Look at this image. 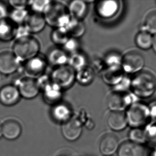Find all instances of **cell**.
I'll list each match as a JSON object with an SVG mask.
<instances>
[{
  "label": "cell",
  "mask_w": 156,
  "mask_h": 156,
  "mask_svg": "<svg viewBox=\"0 0 156 156\" xmlns=\"http://www.w3.org/2000/svg\"><path fill=\"white\" fill-rule=\"evenodd\" d=\"M133 94L138 97L147 98L156 90V79L148 72H140L131 79V88Z\"/></svg>",
  "instance_id": "6da1fadb"
},
{
  "label": "cell",
  "mask_w": 156,
  "mask_h": 156,
  "mask_svg": "<svg viewBox=\"0 0 156 156\" xmlns=\"http://www.w3.org/2000/svg\"><path fill=\"white\" fill-rule=\"evenodd\" d=\"M43 16L46 23L55 28H65L72 18L67 7L57 1H50Z\"/></svg>",
  "instance_id": "7a4b0ae2"
},
{
  "label": "cell",
  "mask_w": 156,
  "mask_h": 156,
  "mask_svg": "<svg viewBox=\"0 0 156 156\" xmlns=\"http://www.w3.org/2000/svg\"><path fill=\"white\" fill-rule=\"evenodd\" d=\"M40 49L38 40L30 35L17 38L13 53L19 61H26L38 55Z\"/></svg>",
  "instance_id": "3957f363"
},
{
  "label": "cell",
  "mask_w": 156,
  "mask_h": 156,
  "mask_svg": "<svg viewBox=\"0 0 156 156\" xmlns=\"http://www.w3.org/2000/svg\"><path fill=\"white\" fill-rule=\"evenodd\" d=\"M126 116L128 124L134 128H139L148 122L150 117V109L145 104L136 102L129 107Z\"/></svg>",
  "instance_id": "277c9868"
},
{
  "label": "cell",
  "mask_w": 156,
  "mask_h": 156,
  "mask_svg": "<svg viewBox=\"0 0 156 156\" xmlns=\"http://www.w3.org/2000/svg\"><path fill=\"white\" fill-rule=\"evenodd\" d=\"M76 71L69 65L56 67L51 73V80L61 89L69 87L74 83Z\"/></svg>",
  "instance_id": "5b68a950"
},
{
  "label": "cell",
  "mask_w": 156,
  "mask_h": 156,
  "mask_svg": "<svg viewBox=\"0 0 156 156\" xmlns=\"http://www.w3.org/2000/svg\"><path fill=\"white\" fill-rule=\"evenodd\" d=\"M145 65L143 55L136 51H130L122 56L121 67L123 72L129 74H137L141 72Z\"/></svg>",
  "instance_id": "8992f818"
},
{
  "label": "cell",
  "mask_w": 156,
  "mask_h": 156,
  "mask_svg": "<svg viewBox=\"0 0 156 156\" xmlns=\"http://www.w3.org/2000/svg\"><path fill=\"white\" fill-rule=\"evenodd\" d=\"M134 94L127 92L113 91L107 98L108 107L112 111H124L127 107L136 102Z\"/></svg>",
  "instance_id": "52a82bcc"
},
{
  "label": "cell",
  "mask_w": 156,
  "mask_h": 156,
  "mask_svg": "<svg viewBox=\"0 0 156 156\" xmlns=\"http://www.w3.org/2000/svg\"><path fill=\"white\" fill-rule=\"evenodd\" d=\"M47 59L43 57L36 55L25 61L24 72L27 77L36 78L43 75L47 67Z\"/></svg>",
  "instance_id": "ba28073f"
},
{
  "label": "cell",
  "mask_w": 156,
  "mask_h": 156,
  "mask_svg": "<svg viewBox=\"0 0 156 156\" xmlns=\"http://www.w3.org/2000/svg\"><path fill=\"white\" fill-rule=\"evenodd\" d=\"M17 87L20 96L26 99H32L36 97L40 91L36 78L27 76L21 78Z\"/></svg>",
  "instance_id": "9c48e42d"
},
{
  "label": "cell",
  "mask_w": 156,
  "mask_h": 156,
  "mask_svg": "<svg viewBox=\"0 0 156 156\" xmlns=\"http://www.w3.org/2000/svg\"><path fill=\"white\" fill-rule=\"evenodd\" d=\"M19 62L13 52L6 51L0 53V73L4 75L13 74L18 69Z\"/></svg>",
  "instance_id": "30bf717a"
},
{
  "label": "cell",
  "mask_w": 156,
  "mask_h": 156,
  "mask_svg": "<svg viewBox=\"0 0 156 156\" xmlns=\"http://www.w3.org/2000/svg\"><path fill=\"white\" fill-rule=\"evenodd\" d=\"M20 94L17 87L8 84L0 89V102L5 106H12L17 104L20 99Z\"/></svg>",
  "instance_id": "8fae6325"
},
{
  "label": "cell",
  "mask_w": 156,
  "mask_h": 156,
  "mask_svg": "<svg viewBox=\"0 0 156 156\" xmlns=\"http://www.w3.org/2000/svg\"><path fill=\"white\" fill-rule=\"evenodd\" d=\"M118 156H148V151L142 144L132 141L124 142L119 148Z\"/></svg>",
  "instance_id": "7c38bea8"
},
{
  "label": "cell",
  "mask_w": 156,
  "mask_h": 156,
  "mask_svg": "<svg viewBox=\"0 0 156 156\" xmlns=\"http://www.w3.org/2000/svg\"><path fill=\"white\" fill-rule=\"evenodd\" d=\"M82 131L80 122L75 118H70L63 123L62 133L66 139L73 141L78 139Z\"/></svg>",
  "instance_id": "4fadbf2b"
},
{
  "label": "cell",
  "mask_w": 156,
  "mask_h": 156,
  "mask_svg": "<svg viewBox=\"0 0 156 156\" xmlns=\"http://www.w3.org/2000/svg\"><path fill=\"white\" fill-rule=\"evenodd\" d=\"M119 8V2L115 0L98 1L95 6V10L98 15L105 19L114 17L118 12Z\"/></svg>",
  "instance_id": "5bb4252c"
},
{
  "label": "cell",
  "mask_w": 156,
  "mask_h": 156,
  "mask_svg": "<svg viewBox=\"0 0 156 156\" xmlns=\"http://www.w3.org/2000/svg\"><path fill=\"white\" fill-rule=\"evenodd\" d=\"M119 147L118 137L114 134L108 133L104 135L100 143V150L102 154L109 156L116 152Z\"/></svg>",
  "instance_id": "9a60e30c"
},
{
  "label": "cell",
  "mask_w": 156,
  "mask_h": 156,
  "mask_svg": "<svg viewBox=\"0 0 156 156\" xmlns=\"http://www.w3.org/2000/svg\"><path fill=\"white\" fill-rule=\"evenodd\" d=\"M43 96L45 102L54 105L60 101L62 98V89L52 82L42 90Z\"/></svg>",
  "instance_id": "2e32d148"
},
{
  "label": "cell",
  "mask_w": 156,
  "mask_h": 156,
  "mask_svg": "<svg viewBox=\"0 0 156 156\" xmlns=\"http://www.w3.org/2000/svg\"><path fill=\"white\" fill-rule=\"evenodd\" d=\"M17 24L8 18L0 20V40L8 42L16 37Z\"/></svg>",
  "instance_id": "e0dca14e"
},
{
  "label": "cell",
  "mask_w": 156,
  "mask_h": 156,
  "mask_svg": "<svg viewBox=\"0 0 156 156\" xmlns=\"http://www.w3.org/2000/svg\"><path fill=\"white\" fill-rule=\"evenodd\" d=\"M108 126L115 131L124 129L128 124L126 113L123 111H112L108 116Z\"/></svg>",
  "instance_id": "ac0fdd59"
},
{
  "label": "cell",
  "mask_w": 156,
  "mask_h": 156,
  "mask_svg": "<svg viewBox=\"0 0 156 156\" xmlns=\"http://www.w3.org/2000/svg\"><path fill=\"white\" fill-rule=\"evenodd\" d=\"M46 23L43 15L33 12L28 16L25 26L30 33H37L44 29Z\"/></svg>",
  "instance_id": "d6986e66"
},
{
  "label": "cell",
  "mask_w": 156,
  "mask_h": 156,
  "mask_svg": "<svg viewBox=\"0 0 156 156\" xmlns=\"http://www.w3.org/2000/svg\"><path fill=\"white\" fill-rule=\"evenodd\" d=\"M124 73L122 67H107L102 73V77L106 84L114 87L124 77Z\"/></svg>",
  "instance_id": "ffe728a7"
},
{
  "label": "cell",
  "mask_w": 156,
  "mask_h": 156,
  "mask_svg": "<svg viewBox=\"0 0 156 156\" xmlns=\"http://www.w3.org/2000/svg\"><path fill=\"white\" fill-rule=\"evenodd\" d=\"M2 135L6 139L13 140L19 137L22 131L21 125L17 120L9 119L2 125Z\"/></svg>",
  "instance_id": "44dd1931"
},
{
  "label": "cell",
  "mask_w": 156,
  "mask_h": 156,
  "mask_svg": "<svg viewBox=\"0 0 156 156\" xmlns=\"http://www.w3.org/2000/svg\"><path fill=\"white\" fill-rule=\"evenodd\" d=\"M68 59L67 53L63 49L55 48L48 52L47 61L55 67H59L68 64Z\"/></svg>",
  "instance_id": "7402d4cb"
},
{
  "label": "cell",
  "mask_w": 156,
  "mask_h": 156,
  "mask_svg": "<svg viewBox=\"0 0 156 156\" xmlns=\"http://www.w3.org/2000/svg\"><path fill=\"white\" fill-rule=\"evenodd\" d=\"M68 10L72 18L82 20L87 14V2L80 0H74L70 3Z\"/></svg>",
  "instance_id": "603a6c76"
},
{
  "label": "cell",
  "mask_w": 156,
  "mask_h": 156,
  "mask_svg": "<svg viewBox=\"0 0 156 156\" xmlns=\"http://www.w3.org/2000/svg\"><path fill=\"white\" fill-rule=\"evenodd\" d=\"M65 28L70 36L73 38L80 37L85 32V26L82 20L72 18Z\"/></svg>",
  "instance_id": "cb8c5ba5"
},
{
  "label": "cell",
  "mask_w": 156,
  "mask_h": 156,
  "mask_svg": "<svg viewBox=\"0 0 156 156\" xmlns=\"http://www.w3.org/2000/svg\"><path fill=\"white\" fill-rule=\"evenodd\" d=\"M52 114L55 120L65 122L70 119L71 110L66 104L59 102L53 106Z\"/></svg>",
  "instance_id": "d4e9b609"
},
{
  "label": "cell",
  "mask_w": 156,
  "mask_h": 156,
  "mask_svg": "<svg viewBox=\"0 0 156 156\" xmlns=\"http://www.w3.org/2000/svg\"><path fill=\"white\" fill-rule=\"evenodd\" d=\"M95 72L90 67L87 66L76 71L75 80L80 84L87 85L91 83L94 78Z\"/></svg>",
  "instance_id": "484cf974"
},
{
  "label": "cell",
  "mask_w": 156,
  "mask_h": 156,
  "mask_svg": "<svg viewBox=\"0 0 156 156\" xmlns=\"http://www.w3.org/2000/svg\"><path fill=\"white\" fill-rule=\"evenodd\" d=\"M153 36L148 32L142 30L135 37V43L140 49L148 50L152 48Z\"/></svg>",
  "instance_id": "4316f807"
},
{
  "label": "cell",
  "mask_w": 156,
  "mask_h": 156,
  "mask_svg": "<svg viewBox=\"0 0 156 156\" xmlns=\"http://www.w3.org/2000/svg\"><path fill=\"white\" fill-rule=\"evenodd\" d=\"M70 37L65 28H55L51 33V40L55 44L62 45L67 42Z\"/></svg>",
  "instance_id": "83f0119b"
},
{
  "label": "cell",
  "mask_w": 156,
  "mask_h": 156,
  "mask_svg": "<svg viewBox=\"0 0 156 156\" xmlns=\"http://www.w3.org/2000/svg\"><path fill=\"white\" fill-rule=\"evenodd\" d=\"M87 60L84 55L80 52L72 54L69 57L68 65L75 71L87 66Z\"/></svg>",
  "instance_id": "f1b7e54d"
},
{
  "label": "cell",
  "mask_w": 156,
  "mask_h": 156,
  "mask_svg": "<svg viewBox=\"0 0 156 156\" xmlns=\"http://www.w3.org/2000/svg\"><path fill=\"white\" fill-rule=\"evenodd\" d=\"M149 34L156 35V11L149 13L144 20L143 30Z\"/></svg>",
  "instance_id": "f546056e"
},
{
  "label": "cell",
  "mask_w": 156,
  "mask_h": 156,
  "mask_svg": "<svg viewBox=\"0 0 156 156\" xmlns=\"http://www.w3.org/2000/svg\"><path fill=\"white\" fill-rule=\"evenodd\" d=\"M122 56L118 53L112 52L106 55L104 61L107 67H121Z\"/></svg>",
  "instance_id": "4dcf8cb0"
},
{
  "label": "cell",
  "mask_w": 156,
  "mask_h": 156,
  "mask_svg": "<svg viewBox=\"0 0 156 156\" xmlns=\"http://www.w3.org/2000/svg\"><path fill=\"white\" fill-rule=\"evenodd\" d=\"M129 137L131 141L142 144L146 141L147 139L146 132L139 128L132 129L129 134Z\"/></svg>",
  "instance_id": "1f68e13d"
},
{
  "label": "cell",
  "mask_w": 156,
  "mask_h": 156,
  "mask_svg": "<svg viewBox=\"0 0 156 156\" xmlns=\"http://www.w3.org/2000/svg\"><path fill=\"white\" fill-rule=\"evenodd\" d=\"M51 1L36 0L28 1V5L30 6L34 13L42 14Z\"/></svg>",
  "instance_id": "d6a6232c"
},
{
  "label": "cell",
  "mask_w": 156,
  "mask_h": 156,
  "mask_svg": "<svg viewBox=\"0 0 156 156\" xmlns=\"http://www.w3.org/2000/svg\"><path fill=\"white\" fill-rule=\"evenodd\" d=\"M29 13L26 9H15L11 13L10 19L16 24L25 23Z\"/></svg>",
  "instance_id": "836d02e7"
},
{
  "label": "cell",
  "mask_w": 156,
  "mask_h": 156,
  "mask_svg": "<svg viewBox=\"0 0 156 156\" xmlns=\"http://www.w3.org/2000/svg\"><path fill=\"white\" fill-rule=\"evenodd\" d=\"M80 43L77 38L70 37L67 42L63 45V50L66 52L70 53L71 55L78 52Z\"/></svg>",
  "instance_id": "e575fe53"
},
{
  "label": "cell",
  "mask_w": 156,
  "mask_h": 156,
  "mask_svg": "<svg viewBox=\"0 0 156 156\" xmlns=\"http://www.w3.org/2000/svg\"><path fill=\"white\" fill-rule=\"evenodd\" d=\"M131 79L124 76L120 82L114 86V91L127 92V91L131 88Z\"/></svg>",
  "instance_id": "d590c367"
},
{
  "label": "cell",
  "mask_w": 156,
  "mask_h": 156,
  "mask_svg": "<svg viewBox=\"0 0 156 156\" xmlns=\"http://www.w3.org/2000/svg\"><path fill=\"white\" fill-rule=\"evenodd\" d=\"M37 82L38 83V86L40 87V89L42 90L45 87L49 84L52 81L51 80L50 76L49 77V76L43 74L37 79Z\"/></svg>",
  "instance_id": "8d00e7d4"
},
{
  "label": "cell",
  "mask_w": 156,
  "mask_h": 156,
  "mask_svg": "<svg viewBox=\"0 0 156 156\" xmlns=\"http://www.w3.org/2000/svg\"><path fill=\"white\" fill-rule=\"evenodd\" d=\"M90 67L93 69L94 72H95H95H101V74L106 68L104 60H99V59L95 60L93 62L92 66Z\"/></svg>",
  "instance_id": "74e56055"
},
{
  "label": "cell",
  "mask_w": 156,
  "mask_h": 156,
  "mask_svg": "<svg viewBox=\"0 0 156 156\" xmlns=\"http://www.w3.org/2000/svg\"><path fill=\"white\" fill-rule=\"evenodd\" d=\"M9 3L15 9H26L28 4L26 1H10Z\"/></svg>",
  "instance_id": "f35d334b"
},
{
  "label": "cell",
  "mask_w": 156,
  "mask_h": 156,
  "mask_svg": "<svg viewBox=\"0 0 156 156\" xmlns=\"http://www.w3.org/2000/svg\"><path fill=\"white\" fill-rule=\"evenodd\" d=\"M30 33L27 28L24 25L23 26H21L18 27L16 37L18 38L25 37V36H28V35H30Z\"/></svg>",
  "instance_id": "ab89813d"
},
{
  "label": "cell",
  "mask_w": 156,
  "mask_h": 156,
  "mask_svg": "<svg viewBox=\"0 0 156 156\" xmlns=\"http://www.w3.org/2000/svg\"><path fill=\"white\" fill-rule=\"evenodd\" d=\"M7 11L6 7L4 4L0 2V20L6 18Z\"/></svg>",
  "instance_id": "60d3db41"
},
{
  "label": "cell",
  "mask_w": 156,
  "mask_h": 156,
  "mask_svg": "<svg viewBox=\"0 0 156 156\" xmlns=\"http://www.w3.org/2000/svg\"><path fill=\"white\" fill-rule=\"evenodd\" d=\"M150 109V116L156 120V104H154Z\"/></svg>",
  "instance_id": "b9f144b4"
},
{
  "label": "cell",
  "mask_w": 156,
  "mask_h": 156,
  "mask_svg": "<svg viewBox=\"0 0 156 156\" xmlns=\"http://www.w3.org/2000/svg\"><path fill=\"white\" fill-rule=\"evenodd\" d=\"M149 131H152L153 132H156L154 126L150 127V129H149ZM156 133H149V135L150 136V137H152L154 139V138H155V137L156 136Z\"/></svg>",
  "instance_id": "7bdbcfd3"
},
{
  "label": "cell",
  "mask_w": 156,
  "mask_h": 156,
  "mask_svg": "<svg viewBox=\"0 0 156 156\" xmlns=\"http://www.w3.org/2000/svg\"><path fill=\"white\" fill-rule=\"evenodd\" d=\"M152 48L154 52L156 53V35H154V36H153Z\"/></svg>",
  "instance_id": "ee69618b"
},
{
  "label": "cell",
  "mask_w": 156,
  "mask_h": 156,
  "mask_svg": "<svg viewBox=\"0 0 156 156\" xmlns=\"http://www.w3.org/2000/svg\"><path fill=\"white\" fill-rule=\"evenodd\" d=\"M2 125L0 124V138L2 136Z\"/></svg>",
  "instance_id": "f6af8a7d"
}]
</instances>
